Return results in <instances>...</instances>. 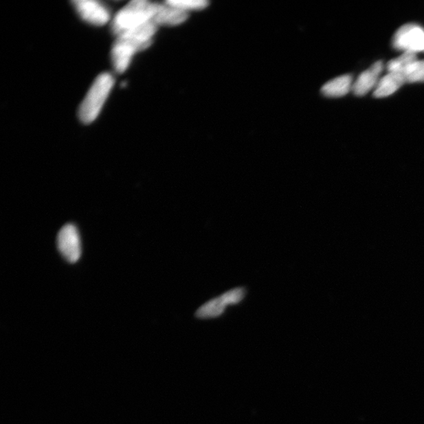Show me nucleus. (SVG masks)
<instances>
[{
  "instance_id": "nucleus-1",
  "label": "nucleus",
  "mask_w": 424,
  "mask_h": 424,
  "mask_svg": "<svg viewBox=\"0 0 424 424\" xmlns=\"http://www.w3.org/2000/svg\"><path fill=\"white\" fill-rule=\"evenodd\" d=\"M157 31V25L150 21L117 37L112 49V60L118 74L124 73L137 52L151 46Z\"/></svg>"
},
{
  "instance_id": "nucleus-2",
  "label": "nucleus",
  "mask_w": 424,
  "mask_h": 424,
  "mask_svg": "<svg viewBox=\"0 0 424 424\" xmlns=\"http://www.w3.org/2000/svg\"><path fill=\"white\" fill-rule=\"evenodd\" d=\"M158 3L146 0H134L121 9L112 23L114 35L119 36L148 22L153 21Z\"/></svg>"
},
{
  "instance_id": "nucleus-3",
  "label": "nucleus",
  "mask_w": 424,
  "mask_h": 424,
  "mask_svg": "<svg viewBox=\"0 0 424 424\" xmlns=\"http://www.w3.org/2000/svg\"><path fill=\"white\" fill-rule=\"evenodd\" d=\"M114 85L113 76L108 73L99 75L93 82L79 109L82 123L91 124L98 118Z\"/></svg>"
},
{
  "instance_id": "nucleus-4",
  "label": "nucleus",
  "mask_w": 424,
  "mask_h": 424,
  "mask_svg": "<svg viewBox=\"0 0 424 424\" xmlns=\"http://www.w3.org/2000/svg\"><path fill=\"white\" fill-rule=\"evenodd\" d=\"M395 49L403 52H424V29L416 24H406L400 27L392 38Z\"/></svg>"
},
{
  "instance_id": "nucleus-5",
  "label": "nucleus",
  "mask_w": 424,
  "mask_h": 424,
  "mask_svg": "<svg viewBox=\"0 0 424 424\" xmlns=\"http://www.w3.org/2000/svg\"><path fill=\"white\" fill-rule=\"evenodd\" d=\"M245 290L243 288L230 289L227 293L205 302L196 312V316L200 319H210L222 315L225 307L229 305L238 304L244 300Z\"/></svg>"
},
{
  "instance_id": "nucleus-6",
  "label": "nucleus",
  "mask_w": 424,
  "mask_h": 424,
  "mask_svg": "<svg viewBox=\"0 0 424 424\" xmlns=\"http://www.w3.org/2000/svg\"><path fill=\"white\" fill-rule=\"evenodd\" d=\"M57 245L60 254L69 263H74L81 256V241L78 230L73 224H67L59 231Z\"/></svg>"
},
{
  "instance_id": "nucleus-7",
  "label": "nucleus",
  "mask_w": 424,
  "mask_h": 424,
  "mask_svg": "<svg viewBox=\"0 0 424 424\" xmlns=\"http://www.w3.org/2000/svg\"><path fill=\"white\" fill-rule=\"evenodd\" d=\"M73 4L77 13L88 23L93 25H104L110 19V14L104 5L95 0H79Z\"/></svg>"
},
{
  "instance_id": "nucleus-8",
  "label": "nucleus",
  "mask_w": 424,
  "mask_h": 424,
  "mask_svg": "<svg viewBox=\"0 0 424 424\" xmlns=\"http://www.w3.org/2000/svg\"><path fill=\"white\" fill-rule=\"evenodd\" d=\"M383 67L382 60H379V62L374 63L370 69L363 71L352 87V91L355 95L356 96H364L372 88H376Z\"/></svg>"
},
{
  "instance_id": "nucleus-9",
  "label": "nucleus",
  "mask_w": 424,
  "mask_h": 424,
  "mask_svg": "<svg viewBox=\"0 0 424 424\" xmlns=\"http://www.w3.org/2000/svg\"><path fill=\"white\" fill-rule=\"evenodd\" d=\"M188 13L164 3H158L153 22L157 25L174 26L183 24L188 19Z\"/></svg>"
},
{
  "instance_id": "nucleus-10",
  "label": "nucleus",
  "mask_w": 424,
  "mask_h": 424,
  "mask_svg": "<svg viewBox=\"0 0 424 424\" xmlns=\"http://www.w3.org/2000/svg\"><path fill=\"white\" fill-rule=\"evenodd\" d=\"M405 82L403 73H389L379 80L375 90H374L373 96L382 98L392 96Z\"/></svg>"
},
{
  "instance_id": "nucleus-11",
  "label": "nucleus",
  "mask_w": 424,
  "mask_h": 424,
  "mask_svg": "<svg viewBox=\"0 0 424 424\" xmlns=\"http://www.w3.org/2000/svg\"><path fill=\"white\" fill-rule=\"evenodd\" d=\"M353 78L350 75H344L326 82L322 88L324 96L329 98L343 97L352 91Z\"/></svg>"
},
{
  "instance_id": "nucleus-12",
  "label": "nucleus",
  "mask_w": 424,
  "mask_h": 424,
  "mask_svg": "<svg viewBox=\"0 0 424 424\" xmlns=\"http://www.w3.org/2000/svg\"><path fill=\"white\" fill-rule=\"evenodd\" d=\"M417 60V54L412 52H403L397 58L388 63L387 69L389 73H403L409 66Z\"/></svg>"
},
{
  "instance_id": "nucleus-13",
  "label": "nucleus",
  "mask_w": 424,
  "mask_h": 424,
  "mask_svg": "<svg viewBox=\"0 0 424 424\" xmlns=\"http://www.w3.org/2000/svg\"><path fill=\"white\" fill-rule=\"evenodd\" d=\"M403 74L406 82H424V60H416L403 71Z\"/></svg>"
},
{
  "instance_id": "nucleus-14",
  "label": "nucleus",
  "mask_w": 424,
  "mask_h": 424,
  "mask_svg": "<svg viewBox=\"0 0 424 424\" xmlns=\"http://www.w3.org/2000/svg\"><path fill=\"white\" fill-rule=\"evenodd\" d=\"M175 8L185 11L188 13L190 10H201L205 9L208 5V2L205 0H172V1L165 2Z\"/></svg>"
}]
</instances>
